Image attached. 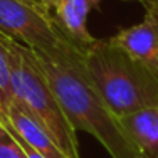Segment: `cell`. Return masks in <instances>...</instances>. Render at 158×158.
Instances as JSON below:
<instances>
[{
  "label": "cell",
  "instance_id": "6da1fadb",
  "mask_svg": "<svg viewBox=\"0 0 158 158\" xmlns=\"http://www.w3.org/2000/svg\"><path fill=\"white\" fill-rule=\"evenodd\" d=\"M35 57L74 130L94 136L111 158H145L121 119L89 84L81 67L82 56L64 61H52L37 54Z\"/></svg>",
  "mask_w": 158,
  "mask_h": 158
},
{
  "label": "cell",
  "instance_id": "7c38bea8",
  "mask_svg": "<svg viewBox=\"0 0 158 158\" xmlns=\"http://www.w3.org/2000/svg\"><path fill=\"white\" fill-rule=\"evenodd\" d=\"M133 2H140L141 5H145V2H146V0H133Z\"/></svg>",
  "mask_w": 158,
  "mask_h": 158
},
{
  "label": "cell",
  "instance_id": "3957f363",
  "mask_svg": "<svg viewBox=\"0 0 158 158\" xmlns=\"http://www.w3.org/2000/svg\"><path fill=\"white\" fill-rule=\"evenodd\" d=\"M0 42L5 47L9 57L14 103L29 113L54 138L67 158H81L77 131L64 113L57 96L54 94L46 74L37 62L34 51L3 32H0Z\"/></svg>",
  "mask_w": 158,
  "mask_h": 158
},
{
  "label": "cell",
  "instance_id": "277c9868",
  "mask_svg": "<svg viewBox=\"0 0 158 158\" xmlns=\"http://www.w3.org/2000/svg\"><path fill=\"white\" fill-rule=\"evenodd\" d=\"M0 32L52 61L82 56L62 39L39 0H0Z\"/></svg>",
  "mask_w": 158,
  "mask_h": 158
},
{
  "label": "cell",
  "instance_id": "8fae6325",
  "mask_svg": "<svg viewBox=\"0 0 158 158\" xmlns=\"http://www.w3.org/2000/svg\"><path fill=\"white\" fill-rule=\"evenodd\" d=\"M0 123H5V116H3L2 111H0Z\"/></svg>",
  "mask_w": 158,
  "mask_h": 158
},
{
  "label": "cell",
  "instance_id": "52a82bcc",
  "mask_svg": "<svg viewBox=\"0 0 158 158\" xmlns=\"http://www.w3.org/2000/svg\"><path fill=\"white\" fill-rule=\"evenodd\" d=\"M3 125L10 128L20 140H24L32 150H35L44 158H67L54 138L19 104L12 103V106L7 111Z\"/></svg>",
  "mask_w": 158,
  "mask_h": 158
},
{
  "label": "cell",
  "instance_id": "7a4b0ae2",
  "mask_svg": "<svg viewBox=\"0 0 158 158\" xmlns=\"http://www.w3.org/2000/svg\"><path fill=\"white\" fill-rule=\"evenodd\" d=\"M89 84L118 118L158 104V74L110 40L93 44L81 57Z\"/></svg>",
  "mask_w": 158,
  "mask_h": 158
},
{
  "label": "cell",
  "instance_id": "30bf717a",
  "mask_svg": "<svg viewBox=\"0 0 158 158\" xmlns=\"http://www.w3.org/2000/svg\"><path fill=\"white\" fill-rule=\"evenodd\" d=\"M0 158H27L20 143L3 123H0Z\"/></svg>",
  "mask_w": 158,
  "mask_h": 158
},
{
  "label": "cell",
  "instance_id": "5b68a950",
  "mask_svg": "<svg viewBox=\"0 0 158 158\" xmlns=\"http://www.w3.org/2000/svg\"><path fill=\"white\" fill-rule=\"evenodd\" d=\"M46 7L54 27L62 39L84 54L96 39L88 29L89 12L98 5L99 0H39Z\"/></svg>",
  "mask_w": 158,
  "mask_h": 158
},
{
  "label": "cell",
  "instance_id": "8992f818",
  "mask_svg": "<svg viewBox=\"0 0 158 158\" xmlns=\"http://www.w3.org/2000/svg\"><path fill=\"white\" fill-rule=\"evenodd\" d=\"M145 10L141 22L118 31L108 40L158 74V7Z\"/></svg>",
  "mask_w": 158,
  "mask_h": 158
},
{
  "label": "cell",
  "instance_id": "ba28073f",
  "mask_svg": "<svg viewBox=\"0 0 158 158\" xmlns=\"http://www.w3.org/2000/svg\"><path fill=\"white\" fill-rule=\"evenodd\" d=\"M145 158H158V104L119 118Z\"/></svg>",
  "mask_w": 158,
  "mask_h": 158
},
{
  "label": "cell",
  "instance_id": "9c48e42d",
  "mask_svg": "<svg viewBox=\"0 0 158 158\" xmlns=\"http://www.w3.org/2000/svg\"><path fill=\"white\" fill-rule=\"evenodd\" d=\"M14 103V91H12V77H10V66L7 57L5 47L0 42V111L7 116V111Z\"/></svg>",
  "mask_w": 158,
  "mask_h": 158
}]
</instances>
